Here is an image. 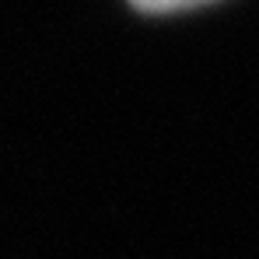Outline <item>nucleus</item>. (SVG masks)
I'll return each instance as SVG.
<instances>
[{"label":"nucleus","instance_id":"f257e3e1","mask_svg":"<svg viewBox=\"0 0 259 259\" xmlns=\"http://www.w3.org/2000/svg\"><path fill=\"white\" fill-rule=\"evenodd\" d=\"M137 11L144 14H168V11H186V7H200V4H210V0H130Z\"/></svg>","mask_w":259,"mask_h":259}]
</instances>
